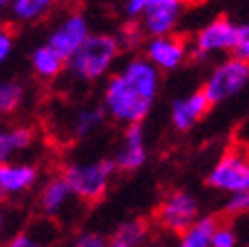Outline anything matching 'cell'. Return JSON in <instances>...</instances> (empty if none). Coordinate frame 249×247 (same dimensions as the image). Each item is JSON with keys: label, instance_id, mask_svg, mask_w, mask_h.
Listing matches in <instances>:
<instances>
[{"label": "cell", "instance_id": "obj_32", "mask_svg": "<svg viewBox=\"0 0 249 247\" xmlns=\"http://www.w3.org/2000/svg\"><path fill=\"white\" fill-rule=\"evenodd\" d=\"M2 138H5V129L0 127V165H5V154H2Z\"/></svg>", "mask_w": 249, "mask_h": 247}, {"label": "cell", "instance_id": "obj_31", "mask_svg": "<svg viewBox=\"0 0 249 247\" xmlns=\"http://www.w3.org/2000/svg\"><path fill=\"white\" fill-rule=\"evenodd\" d=\"M9 198V194H7V190H5V185H2V180H0V207L5 205V201Z\"/></svg>", "mask_w": 249, "mask_h": 247}, {"label": "cell", "instance_id": "obj_13", "mask_svg": "<svg viewBox=\"0 0 249 247\" xmlns=\"http://www.w3.org/2000/svg\"><path fill=\"white\" fill-rule=\"evenodd\" d=\"M209 109H212V103L202 94V89H198V92H192V94H187V96L171 100L169 120L178 132H189V129L196 127L202 116H207Z\"/></svg>", "mask_w": 249, "mask_h": 247}, {"label": "cell", "instance_id": "obj_33", "mask_svg": "<svg viewBox=\"0 0 249 247\" xmlns=\"http://www.w3.org/2000/svg\"><path fill=\"white\" fill-rule=\"evenodd\" d=\"M243 138L249 143V120H247V125H245V129H243Z\"/></svg>", "mask_w": 249, "mask_h": 247}, {"label": "cell", "instance_id": "obj_2", "mask_svg": "<svg viewBox=\"0 0 249 247\" xmlns=\"http://www.w3.org/2000/svg\"><path fill=\"white\" fill-rule=\"evenodd\" d=\"M114 158H96V160H73L62 167L60 174L65 176L71 194L80 203H98L111 187L116 174Z\"/></svg>", "mask_w": 249, "mask_h": 247}, {"label": "cell", "instance_id": "obj_11", "mask_svg": "<svg viewBox=\"0 0 249 247\" xmlns=\"http://www.w3.org/2000/svg\"><path fill=\"white\" fill-rule=\"evenodd\" d=\"M123 80H127L138 94H142L149 100H156L158 89H160V69L154 67L145 56H131L129 60L123 62V67L118 69Z\"/></svg>", "mask_w": 249, "mask_h": 247}, {"label": "cell", "instance_id": "obj_20", "mask_svg": "<svg viewBox=\"0 0 249 247\" xmlns=\"http://www.w3.org/2000/svg\"><path fill=\"white\" fill-rule=\"evenodd\" d=\"M36 143V132L29 125H16V127L5 129V138H2V154L5 163H9L11 156L22 154Z\"/></svg>", "mask_w": 249, "mask_h": 247}, {"label": "cell", "instance_id": "obj_24", "mask_svg": "<svg viewBox=\"0 0 249 247\" xmlns=\"http://www.w3.org/2000/svg\"><path fill=\"white\" fill-rule=\"evenodd\" d=\"M111 241H109L105 234L93 232V229H85V232L76 234L71 241V247H109Z\"/></svg>", "mask_w": 249, "mask_h": 247}, {"label": "cell", "instance_id": "obj_29", "mask_svg": "<svg viewBox=\"0 0 249 247\" xmlns=\"http://www.w3.org/2000/svg\"><path fill=\"white\" fill-rule=\"evenodd\" d=\"M233 56H238L240 60L249 62V36H247V38H245V40H243V45H240L238 49H236V54H233Z\"/></svg>", "mask_w": 249, "mask_h": 247}, {"label": "cell", "instance_id": "obj_4", "mask_svg": "<svg viewBox=\"0 0 249 247\" xmlns=\"http://www.w3.org/2000/svg\"><path fill=\"white\" fill-rule=\"evenodd\" d=\"M154 100L145 98L138 94L127 80L114 74L107 80L103 92V109L114 123L123 125V127H131V125H142V120L149 116Z\"/></svg>", "mask_w": 249, "mask_h": 247}, {"label": "cell", "instance_id": "obj_34", "mask_svg": "<svg viewBox=\"0 0 249 247\" xmlns=\"http://www.w3.org/2000/svg\"><path fill=\"white\" fill-rule=\"evenodd\" d=\"M109 247H129V245H124V243H120V241H114V238H111V245Z\"/></svg>", "mask_w": 249, "mask_h": 247}, {"label": "cell", "instance_id": "obj_35", "mask_svg": "<svg viewBox=\"0 0 249 247\" xmlns=\"http://www.w3.org/2000/svg\"><path fill=\"white\" fill-rule=\"evenodd\" d=\"M2 227H5V214H2V209H0V234H2Z\"/></svg>", "mask_w": 249, "mask_h": 247}, {"label": "cell", "instance_id": "obj_25", "mask_svg": "<svg viewBox=\"0 0 249 247\" xmlns=\"http://www.w3.org/2000/svg\"><path fill=\"white\" fill-rule=\"evenodd\" d=\"M212 247H240L238 234L233 232V227L229 225H218L212 238Z\"/></svg>", "mask_w": 249, "mask_h": 247}, {"label": "cell", "instance_id": "obj_5", "mask_svg": "<svg viewBox=\"0 0 249 247\" xmlns=\"http://www.w3.org/2000/svg\"><path fill=\"white\" fill-rule=\"evenodd\" d=\"M249 82V62L240 60L238 56H227L216 62L212 72L202 82V94L213 105H220L229 98L238 96Z\"/></svg>", "mask_w": 249, "mask_h": 247}, {"label": "cell", "instance_id": "obj_6", "mask_svg": "<svg viewBox=\"0 0 249 247\" xmlns=\"http://www.w3.org/2000/svg\"><path fill=\"white\" fill-rule=\"evenodd\" d=\"M207 185L229 196L249 191V152L243 147L225 152L209 171Z\"/></svg>", "mask_w": 249, "mask_h": 247}, {"label": "cell", "instance_id": "obj_30", "mask_svg": "<svg viewBox=\"0 0 249 247\" xmlns=\"http://www.w3.org/2000/svg\"><path fill=\"white\" fill-rule=\"evenodd\" d=\"M11 5H14V0H0V20H2V18H9Z\"/></svg>", "mask_w": 249, "mask_h": 247}, {"label": "cell", "instance_id": "obj_19", "mask_svg": "<svg viewBox=\"0 0 249 247\" xmlns=\"http://www.w3.org/2000/svg\"><path fill=\"white\" fill-rule=\"evenodd\" d=\"M220 223L213 216H200L187 232L180 234L176 247H212L213 232Z\"/></svg>", "mask_w": 249, "mask_h": 247}, {"label": "cell", "instance_id": "obj_15", "mask_svg": "<svg viewBox=\"0 0 249 247\" xmlns=\"http://www.w3.org/2000/svg\"><path fill=\"white\" fill-rule=\"evenodd\" d=\"M40 178V170L34 163H22V160H9V163L0 165V180L5 185L9 196H20L36 187Z\"/></svg>", "mask_w": 249, "mask_h": 247}, {"label": "cell", "instance_id": "obj_28", "mask_svg": "<svg viewBox=\"0 0 249 247\" xmlns=\"http://www.w3.org/2000/svg\"><path fill=\"white\" fill-rule=\"evenodd\" d=\"M11 52H14V36L7 27L0 25V67L11 58Z\"/></svg>", "mask_w": 249, "mask_h": 247}, {"label": "cell", "instance_id": "obj_12", "mask_svg": "<svg viewBox=\"0 0 249 247\" xmlns=\"http://www.w3.org/2000/svg\"><path fill=\"white\" fill-rule=\"evenodd\" d=\"M116 170L136 171L147 163V138L142 125H131L123 129V138L114 154Z\"/></svg>", "mask_w": 249, "mask_h": 247}, {"label": "cell", "instance_id": "obj_9", "mask_svg": "<svg viewBox=\"0 0 249 247\" xmlns=\"http://www.w3.org/2000/svg\"><path fill=\"white\" fill-rule=\"evenodd\" d=\"M89 36H91L89 20L80 11H73V14L65 16V18L49 31L47 45L52 47L56 54H60L65 60H69V58L89 40Z\"/></svg>", "mask_w": 249, "mask_h": 247}, {"label": "cell", "instance_id": "obj_21", "mask_svg": "<svg viewBox=\"0 0 249 247\" xmlns=\"http://www.w3.org/2000/svg\"><path fill=\"white\" fill-rule=\"evenodd\" d=\"M27 89L22 82L14 80V78H0V114L9 116L16 114L25 105Z\"/></svg>", "mask_w": 249, "mask_h": 247}, {"label": "cell", "instance_id": "obj_27", "mask_svg": "<svg viewBox=\"0 0 249 247\" xmlns=\"http://www.w3.org/2000/svg\"><path fill=\"white\" fill-rule=\"evenodd\" d=\"M151 2H154V0H124V16H127L129 20L138 22Z\"/></svg>", "mask_w": 249, "mask_h": 247}, {"label": "cell", "instance_id": "obj_7", "mask_svg": "<svg viewBox=\"0 0 249 247\" xmlns=\"http://www.w3.org/2000/svg\"><path fill=\"white\" fill-rule=\"evenodd\" d=\"M156 218H158L160 227H165L167 232H174V234L187 232V229L200 218L198 198L185 190L169 191V194L162 198L160 205H158Z\"/></svg>", "mask_w": 249, "mask_h": 247}, {"label": "cell", "instance_id": "obj_10", "mask_svg": "<svg viewBox=\"0 0 249 247\" xmlns=\"http://www.w3.org/2000/svg\"><path fill=\"white\" fill-rule=\"evenodd\" d=\"M189 56H192V47L178 34L145 40V58L160 72H176Z\"/></svg>", "mask_w": 249, "mask_h": 247}, {"label": "cell", "instance_id": "obj_14", "mask_svg": "<svg viewBox=\"0 0 249 247\" xmlns=\"http://www.w3.org/2000/svg\"><path fill=\"white\" fill-rule=\"evenodd\" d=\"M73 201L71 187L62 174H53L45 180L38 190V207L47 218H56L67 209V205Z\"/></svg>", "mask_w": 249, "mask_h": 247}, {"label": "cell", "instance_id": "obj_26", "mask_svg": "<svg viewBox=\"0 0 249 247\" xmlns=\"http://www.w3.org/2000/svg\"><path fill=\"white\" fill-rule=\"evenodd\" d=\"M225 214L236 216V214H249V191L243 194H231L225 201Z\"/></svg>", "mask_w": 249, "mask_h": 247}, {"label": "cell", "instance_id": "obj_36", "mask_svg": "<svg viewBox=\"0 0 249 247\" xmlns=\"http://www.w3.org/2000/svg\"><path fill=\"white\" fill-rule=\"evenodd\" d=\"M243 247H249V243H247V245H243Z\"/></svg>", "mask_w": 249, "mask_h": 247}, {"label": "cell", "instance_id": "obj_1", "mask_svg": "<svg viewBox=\"0 0 249 247\" xmlns=\"http://www.w3.org/2000/svg\"><path fill=\"white\" fill-rule=\"evenodd\" d=\"M123 45L114 34H91L76 54L67 60L65 74L78 82H96L105 78L118 62Z\"/></svg>", "mask_w": 249, "mask_h": 247}, {"label": "cell", "instance_id": "obj_18", "mask_svg": "<svg viewBox=\"0 0 249 247\" xmlns=\"http://www.w3.org/2000/svg\"><path fill=\"white\" fill-rule=\"evenodd\" d=\"M56 0H14L9 20L14 25H34L53 9Z\"/></svg>", "mask_w": 249, "mask_h": 247}, {"label": "cell", "instance_id": "obj_16", "mask_svg": "<svg viewBox=\"0 0 249 247\" xmlns=\"http://www.w3.org/2000/svg\"><path fill=\"white\" fill-rule=\"evenodd\" d=\"M105 116H107V112L103 109V105L100 107H96V105H83V107L71 109V114L67 116V123H65V127H67L65 134L69 136V140L87 138V136H91L105 123Z\"/></svg>", "mask_w": 249, "mask_h": 247}, {"label": "cell", "instance_id": "obj_8", "mask_svg": "<svg viewBox=\"0 0 249 247\" xmlns=\"http://www.w3.org/2000/svg\"><path fill=\"white\" fill-rule=\"evenodd\" d=\"M182 14H185V0H154L136 25L147 38L171 36L176 34Z\"/></svg>", "mask_w": 249, "mask_h": 247}, {"label": "cell", "instance_id": "obj_22", "mask_svg": "<svg viewBox=\"0 0 249 247\" xmlns=\"http://www.w3.org/2000/svg\"><path fill=\"white\" fill-rule=\"evenodd\" d=\"M145 238H147V225L142 221H138V218H134V221H124L114 234V241H120V243H124V245H129V247L142 245Z\"/></svg>", "mask_w": 249, "mask_h": 247}, {"label": "cell", "instance_id": "obj_17", "mask_svg": "<svg viewBox=\"0 0 249 247\" xmlns=\"http://www.w3.org/2000/svg\"><path fill=\"white\" fill-rule=\"evenodd\" d=\"M29 62H31V69L36 74L40 80H56L60 74H65L67 69V60L56 54L52 47L47 45H38L34 47V52L29 56Z\"/></svg>", "mask_w": 249, "mask_h": 247}, {"label": "cell", "instance_id": "obj_23", "mask_svg": "<svg viewBox=\"0 0 249 247\" xmlns=\"http://www.w3.org/2000/svg\"><path fill=\"white\" fill-rule=\"evenodd\" d=\"M47 241L49 238L40 234V227H36V229L31 227V229H22V232L14 234L2 247H45Z\"/></svg>", "mask_w": 249, "mask_h": 247}, {"label": "cell", "instance_id": "obj_3", "mask_svg": "<svg viewBox=\"0 0 249 247\" xmlns=\"http://www.w3.org/2000/svg\"><path fill=\"white\" fill-rule=\"evenodd\" d=\"M249 36V22H233L229 18H213L196 31L192 40V58L207 62L220 54H236L243 40Z\"/></svg>", "mask_w": 249, "mask_h": 247}]
</instances>
